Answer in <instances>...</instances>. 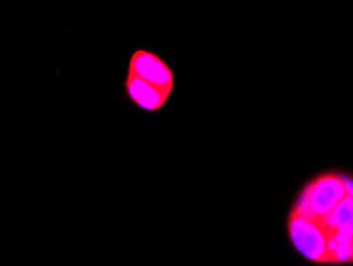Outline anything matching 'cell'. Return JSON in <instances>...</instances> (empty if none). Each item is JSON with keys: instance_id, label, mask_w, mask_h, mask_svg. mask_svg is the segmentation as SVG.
Instances as JSON below:
<instances>
[{"instance_id": "cell-5", "label": "cell", "mask_w": 353, "mask_h": 266, "mask_svg": "<svg viewBox=\"0 0 353 266\" xmlns=\"http://www.w3.org/2000/svg\"><path fill=\"white\" fill-rule=\"evenodd\" d=\"M321 223H323L326 231L353 236V200L345 196L330 216L321 218Z\"/></svg>"}, {"instance_id": "cell-1", "label": "cell", "mask_w": 353, "mask_h": 266, "mask_svg": "<svg viewBox=\"0 0 353 266\" xmlns=\"http://www.w3.org/2000/svg\"><path fill=\"white\" fill-rule=\"evenodd\" d=\"M288 233L296 250L310 262H330L328 233L321 218L305 217L293 211L288 222Z\"/></svg>"}, {"instance_id": "cell-6", "label": "cell", "mask_w": 353, "mask_h": 266, "mask_svg": "<svg viewBox=\"0 0 353 266\" xmlns=\"http://www.w3.org/2000/svg\"><path fill=\"white\" fill-rule=\"evenodd\" d=\"M342 179V184H344V189H345V195L353 200V179L352 177H347V175H341Z\"/></svg>"}, {"instance_id": "cell-3", "label": "cell", "mask_w": 353, "mask_h": 266, "mask_svg": "<svg viewBox=\"0 0 353 266\" xmlns=\"http://www.w3.org/2000/svg\"><path fill=\"white\" fill-rule=\"evenodd\" d=\"M142 80L152 85L172 93L174 90V72L168 66V62L161 59L158 55L147 50L134 51L129 61V70Z\"/></svg>"}, {"instance_id": "cell-4", "label": "cell", "mask_w": 353, "mask_h": 266, "mask_svg": "<svg viewBox=\"0 0 353 266\" xmlns=\"http://www.w3.org/2000/svg\"><path fill=\"white\" fill-rule=\"evenodd\" d=\"M124 91L129 101L145 112H158L165 106L170 96L169 91L161 90L131 72H128L126 80H124Z\"/></svg>"}, {"instance_id": "cell-2", "label": "cell", "mask_w": 353, "mask_h": 266, "mask_svg": "<svg viewBox=\"0 0 353 266\" xmlns=\"http://www.w3.org/2000/svg\"><path fill=\"white\" fill-rule=\"evenodd\" d=\"M345 196L341 175L326 174L319 177L314 184H310L305 189L294 211L305 217L325 218L336 209V206Z\"/></svg>"}]
</instances>
